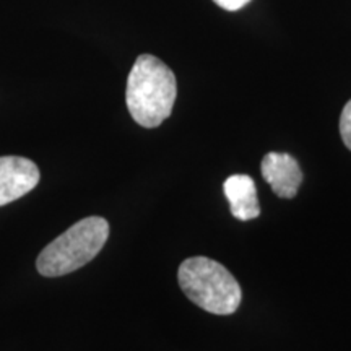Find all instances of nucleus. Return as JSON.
Returning a JSON list of instances; mask_svg holds the SVG:
<instances>
[{"label": "nucleus", "mask_w": 351, "mask_h": 351, "mask_svg": "<svg viewBox=\"0 0 351 351\" xmlns=\"http://www.w3.org/2000/svg\"><path fill=\"white\" fill-rule=\"evenodd\" d=\"M178 83L163 60L152 54L137 57L127 78L125 103L134 121L145 129L163 124L173 112Z\"/></svg>", "instance_id": "obj_1"}, {"label": "nucleus", "mask_w": 351, "mask_h": 351, "mask_svg": "<svg viewBox=\"0 0 351 351\" xmlns=\"http://www.w3.org/2000/svg\"><path fill=\"white\" fill-rule=\"evenodd\" d=\"M178 280L184 295L207 313L230 315L238 311L243 300L238 280L213 258H187L179 267Z\"/></svg>", "instance_id": "obj_2"}, {"label": "nucleus", "mask_w": 351, "mask_h": 351, "mask_svg": "<svg viewBox=\"0 0 351 351\" xmlns=\"http://www.w3.org/2000/svg\"><path fill=\"white\" fill-rule=\"evenodd\" d=\"M109 236V223L101 217H88L69 228L39 254L36 269L43 276L72 274L98 256Z\"/></svg>", "instance_id": "obj_3"}, {"label": "nucleus", "mask_w": 351, "mask_h": 351, "mask_svg": "<svg viewBox=\"0 0 351 351\" xmlns=\"http://www.w3.org/2000/svg\"><path fill=\"white\" fill-rule=\"evenodd\" d=\"M38 166L23 156H0V207L21 199L38 186Z\"/></svg>", "instance_id": "obj_4"}, {"label": "nucleus", "mask_w": 351, "mask_h": 351, "mask_svg": "<svg viewBox=\"0 0 351 351\" xmlns=\"http://www.w3.org/2000/svg\"><path fill=\"white\" fill-rule=\"evenodd\" d=\"M261 171L262 178L280 199H293L300 191L302 171L295 158L288 153H267L262 160Z\"/></svg>", "instance_id": "obj_5"}, {"label": "nucleus", "mask_w": 351, "mask_h": 351, "mask_svg": "<svg viewBox=\"0 0 351 351\" xmlns=\"http://www.w3.org/2000/svg\"><path fill=\"white\" fill-rule=\"evenodd\" d=\"M228 202H230L231 215L239 221H249L261 215V205L257 200L256 182L247 174L230 176L223 184Z\"/></svg>", "instance_id": "obj_6"}, {"label": "nucleus", "mask_w": 351, "mask_h": 351, "mask_svg": "<svg viewBox=\"0 0 351 351\" xmlns=\"http://www.w3.org/2000/svg\"><path fill=\"white\" fill-rule=\"evenodd\" d=\"M340 134L346 148L351 152V99L345 104L340 116Z\"/></svg>", "instance_id": "obj_7"}, {"label": "nucleus", "mask_w": 351, "mask_h": 351, "mask_svg": "<svg viewBox=\"0 0 351 351\" xmlns=\"http://www.w3.org/2000/svg\"><path fill=\"white\" fill-rule=\"evenodd\" d=\"M218 7L225 8L228 12H236L239 8H243L244 5H247L251 0H213Z\"/></svg>", "instance_id": "obj_8"}]
</instances>
